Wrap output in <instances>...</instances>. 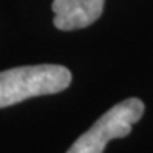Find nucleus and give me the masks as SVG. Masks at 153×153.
<instances>
[{
    "instance_id": "nucleus-1",
    "label": "nucleus",
    "mask_w": 153,
    "mask_h": 153,
    "mask_svg": "<svg viewBox=\"0 0 153 153\" xmlns=\"http://www.w3.org/2000/svg\"><path fill=\"white\" fill-rule=\"evenodd\" d=\"M72 74L59 64L22 66L0 72V108L13 106L30 97L52 95L64 91Z\"/></svg>"
},
{
    "instance_id": "nucleus-2",
    "label": "nucleus",
    "mask_w": 153,
    "mask_h": 153,
    "mask_svg": "<svg viewBox=\"0 0 153 153\" xmlns=\"http://www.w3.org/2000/svg\"><path fill=\"white\" fill-rule=\"evenodd\" d=\"M144 109V103L134 97L117 103L76 139L66 153H103L109 141L130 134Z\"/></svg>"
},
{
    "instance_id": "nucleus-3",
    "label": "nucleus",
    "mask_w": 153,
    "mask_h": 153,
    "mask_svg": "<svg viewBox=\"0 0 153 153\" xmlns=\"http://www.w3.org/2000/svg\"><path fill=\"white\" fill-rule=\"evenodd\" d=\"M105 0H53V25L62 31L92 25L103 13Z\"/></svg>"
}]
</instances>
